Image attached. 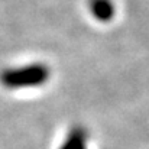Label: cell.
<instances>
[{
    "instance_id": "cell-1",
    "label": "cell",
    "mask_w": 149,
    "mask_h": 149,
    "mask_svg": "<svg viewBox=\"0 0 149 149\" xmlns=\"http://www.w3.org/2000/svg\"><path fill=\"white\" fill-rule=\"evenodd\" d=\"M49 67L44 62H31L19 67L6 68L0 72V84L7 90L38 88L48 83Z\"/></svg>"
},
{
    "instance_id": "cell-2",
    "label": "cell",
    "mask_w": 149,
    "mask_h": 149,
    "mask_svg": "<svg viewBox=\"0 0 149 149\" xmlns=\"http://www.w3.org/2000/svg\"><path fill=\"white\" fill-rule=\"evenodd\" d=\"M87 6L90 15L100 23H109L116 15L113 0H88Z\"/></svg>"
},
{
    "instance_id": "cell-3",
    "label": "cell",
    "mask_w": 149,
    "mask_h": 149,
    "mask_svg": "<svg viewBox=\"0 0 149 149\" xmlns=\"http://www.w3.org/2000/svg\"><path fill=\"white\" fill-rule=\"evenodd\" d=\"M58 149H87V132L83 126H74L67 133Z\"/></svg>"
}]
</instances>
